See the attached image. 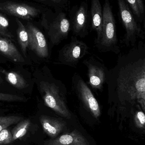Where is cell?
<instances>
[{
    "label": "cell",
    "mask_w": 145,
    "mask_h": 145,
    "mask_svg": "<svg viewBox=\"0 0 145 145\" xmlns=\"http://www.w3.org/2000/svg\"><path fill=\"white\" fill-rule=\"evenodd\" d=\"M83 64L87 69L88 83L93 89L100 91L106 83L109 70L93 57L84 60Z\"/></svg>",
    "instance_id": "cell-10"
},
{
    "label": "cell",
    "mask_w": 145,
    "mask_h": 145,
    "mask_svg": "<svg viewBox=\"0 0 145 145\" xmlns=\"http://www.w3.org/2000/svg\"><path fill=\"white\" fill-rule=\"evenodd\" d=\"M0 12L27 20L37 18L41 13V9L35 6L9 0L0 2Z\"/></svg>",
    "instance_id": "cell-9"
},
{
    "label": "cell",
    "mask_w": 145,
    "mask_h": 145,
    "mask_svg": "<svg viewBox=\"0 0 145 145\" xmlns=\"http://www.w3.org/2000/svg\"><path fill=\"white\" fill-rule=\"evenodd\" d=\"M39 88L45 105L63 117L71 118L67 105V89L64 84L43 81L40 82Z\"/></svg>",
    "instance_id": "cell-2"
},
{
    "label": "cell",
    "mask_w": 145,
    "mask_h": 145,
    "mask_svg": "<svg viewBox=\"0 0 145 145\" xmlns=\"http://www.w3.org/2000/svg\"><path fill=\"white\" fill-rule=\"evenodd\" d=\"M30 124L31 122L29 119H26L18 123V125L12 131L13 141L20 138L25 135Z\"/></svg>",
    "instance_id": "cell-19"
},
{
    "label": "cell",
    "mask_w": 145,
    "mask_h": 145,
    "mask_svg": "<svg viewBox=\"0 0 145 145\" xmlns=\"http://www.w3.org/2000/svg\"><path fill=\"white\" fill-rule=\"evenodd\" d=\"M69 18L71 30L75 36L83 38L88 35L91 26L88 0L83 1L79 5L73 6L70 10Z\"/></svg>",
    "instance_id": "cell-7"
},
{
    "label": "cell",
    "mask_w": 145,
    "mask_h": 145,
    "mask_svg": "<svg viewBox=\"0 0 145 145\" xmlns=\"http://www.w3.org/2000/svg\"><path fill=\"white\" fill-rule=\"evenodd\" d=\"M89 12L91 18L90 29L97 33L95 43L99 40L102 31L103 7L100 0H91V7Z\"/></svg>",
    "instance_id": "cell-13"
},
{
    "label": "cell",
    "mask_w": 145,
    "mask_h": 145,
    "mask_svg": "<svg viewBox=\"0 0 145 145\" xmlns=\"http://www.w3.org/2000/svg\"><path fill=\"white\" fill-rule=\"evenodd\" d=\"M106 83L111 109L124 113L141 108L145 111V46L140 41L125 54H120L109 71Z\"/></svg>",
    "instance_id": "cell-1"
},
{
    "label": "cell",
    "mask_w": 145,
    "mask_h": 145,
    "mask_svg": "<svg viewBox=\"0 0 145 145\" xmlns=\"http://www.w3.org/2000/svg\"><path fill=\"white\" fill-rule=\"evenodd\" d=\"M15 20L18 25L16 31L17 40L22 53L25 57H26L27 48L28 47V35L27 30L19 19L16 18Z\"/></svg>",
    "instance_id": "cell-17"
},
{
    "label": "cell",
    "mask_w": 145,
    "mask_h": 145,
    "mask_svg": "<svg viewBox=\"0 0 145 145\" xmlns=\"http://www.w3.org/2000/svg\"><path fill=\"white\" fill-rule=\"evenodd\" d=\"M0 53L13 62L20 63L25 62L24 58L10 39L1 35Z\"/></svg>",
    "instance_id": "cell-15"
},
{
    "label": "cell",
    "mask_w": 145,
    "mask_h": 145,
    "mask_svg": "<svg viewBox=\"0 0 145 145\" xmlns=\"http://www.w3.org/2000/svg\"><path fill=\"white\" fill-rule=\"evenodd\" d=\"M0 101H9V102H25L27 99L25 97L15 95L0 93Z\"/></svg>",
    "instance_id": "cell-23"
},
{
    "label": "cell",
    "mask_w": 145,
    "mask_h": 145,
    "mask_svg": "<svg viewBox=\"0 0 145 145\" xmlns=\"http://www.w3.org/2000/svg\"><path fill=\"white\" fill-rule=\"evenodd\" d=\"M88 52L87 45L76 37L72 36L70 43L60 51L59 60L61 64L75 67Z\"/></svg>",
    "instance_id": "cell-8"
},
{
    "label": "cell",
    "mask_w": 145,
    "mask_h": 145,
    "mask_svg": "<svg viewBox=\"0 0 145 145\" xmlns=\"http://www.w3.org/2000/svg\"><path fill=\"white\" fill-rule=\"evenodd\" d=\"M44 20V26L53 45H58L68 37L71 31L69 17L64 11L56 10V12L52 13L49 20L45 17Z\"/></svg>",
    "instance_id": "cell-6"
},
{
    "label": "cell",
    "mask_w": 145,
    "mask_h": 145,
    "mask_svg": "<svg viewBox=\"0 0 145 145\" xmlns=\"http://www.w3.org/2000/svg\"><path fill=\"white\" fill-rule=\"evenodd\" d=\"M40 121L43 131L51 138L57 137L65 126L64 121L48 116H41Z\"/></svg>",
    "instance_id": "cell-14"
},
{
    "label": "cell",
    "mask_w": 145,
    "mask_h": 145,
    "mask_svg": "<svg viewBox=\"0 0 145 145\" xmlns=\"http://www.w3.org/2000/svg\"><path fill=\"white\" fill-rule=\"evenodd\" d=\"M45 145H89L87 139L78 131L74 130L54 139L49 140Z\"/></svg>",
    "instance_id": "cell-12"
},
{
    "label": "cell",
    "mask_w": 145,
    "mask_h": 145,
    "mask_svg": "<svg viewBox=\"0 0 145 145\" xmlns=\"http://www.w3.org/2000/svg\"><path fill=\"white\" fill-rule=\"evenodd\" d=\"M102 31L95 46L101 52H112L117 54L120 51L116 34L115 19L110 0H104L103 7Z\"/></svg>",
    "instance_id": "cell-3"
},
{
    "label": "cell",
    "mask_w": 145,
    "mask_h": 145,
    "mask_svg": "<svg viewBox=\"0 0 145 145\" xmlns=\"http://www.w3.org/2000/svg\"><path fill=\"white\" fill-rule=\"evenodd\" d=\"M34 1H36L37 2H42L43 3H46V4H47V3H48L47 0H34Z\"/></svg>",
    "instance_id": "cell-26"
},
{
    "label": "cell",
    "mask_w": 145,
    "mask_h": 145,
    "mask_svg": "<svg viewBox=\"0 0 145 145\" xmlns=\"http://www.w3.org/2000/svg\"><path fill=\"white\" fill-rule=\"evenodd\" d=\"M13 141L12 133L8 129H3L0 132V145H5Z\"/></svg>",
    "instance_id": "cell-25"
},
{
    "label": "cell",
    "mask_w": 145,
    "mask_h": 145,
    "mask_svg": "<svg viewBox=\"0 0 145 145\" xmlns=\"http://www.w3.org/2000/svg\"><path fill=\"white\" fill-rule=\"evenodd\" d=\"M2 73L5 75L7 82L18 89H23L28 86L25 79L17 72L12 71L8 72L3 70Z\"/></svg>",
    "instance_id": "cell-18"
},
{
    "label": "cell",
    "mask_w": 145,
    "mask_h": 145,
    "mask_svg": "<svg viewBox=\"0 0 145 145\" xmlns=\"http://www.w3.org/2000/svg\"><path fill=\"white\" fill-rule=\"evenodd\" d=\"M135 18L140 24H144L145 5L143 0H125Z\"/></svg>",
    "instance_id": "cell-16"
},
{
    "label": "cell",
    "mask_w": 145,
    "mask_h": 145,
    "mask_svg": "<svg viewBox=\"0 0 145 145\" xmlns=\"http://www.w3.org/2000/svg\"><path fill=\"white\" fill-rule=\"evenodd\" d=\"M22 120V117L18 116H0V132L13 124L18 123Z\"/></svg>",
    "instance_id": "cell-21"
},
{
    "label": "cell",
    "mask_w": 145,
    "mask_h": 145,
    "mask_svg": "<svg viewBox=\"0 0 145 145\" xmlns=\"http://www.w3.org/2000/svg\"><path fill=\"white\" fill-rule=\"evenodd\" d=\"M49 3L56 8V10L60 9L68 11L70 8V0H48Z\"/></svg>",
    "instance_id": "cell-24"
},
{
    "label": "cell",
    "mask_w": 145,
    "mask_h": 145,
    "mask_svg": "<svg viewBox=\"0 0 145 145\" xmlns=\"http://www.w3.org/2000/svg\"><path fill=\"white\" fill-rule=\"evenodd\" d=\"M26 28L28 35V47L40 57H47L49 55L48 47L43 33L29 21Z\"/></svg>",
    "instance_id": "cell-11"
},
{
    "label": "cell",
    "mask_w": 145,
    "mask_h": 145,
    "mask_svg": "<svg viewBox=\"0 0 145 145\" xmlns=\"http://www.w3.org/2000/svg\"><path fill=\"white\" fill-rule=\"evenodd\" d=\"M134 121L135 126L140 129H144L145 116L141 108L137 109L134 112Z\"/></svg>",
    "instance_id": "cell-22"
},
{
    "label": "cell",
    "mask_w": 145,
    "mask_h": 145,
    "mask_svg": "<svg viewBox=\"0 0 145 145\" xmlns=\"http://www.w3.org/2000/svg\"><path fill=\"white\" fill-rule=\"evenodd\" d=\"M3 82V80L2 78L1 77V76H0V86H1V84H2Z\"/></svg>",
    "instance_id": "cell-27"
},
{
    "label": "cell",
    "mask_w": 145,
    "mask_h": 145,
    "mask_svg": "<svg viewBox=\"0 0 145 145\" xmlns=\"http://www.w3.org/2000/svg\"><path fill=\"white\" fill-rule=\"evenodd\" d=\"M119 14L125 33L121 42L127 46H135L139 38L145 39V31L125 0H117Z\"/></svg>",
    "instance_id": "cell-4"
},
{
    "label": "cell",
    "mask_w": 145,
    "mask_h": 145,
    "mask_svg": "<svg viewBox=\"0 0 145 145\" xmlns=\"http://www.w3.org/2000/svg\"><path fill=\"white\" fill-rule=\"evenodd\" d=\"M9 22L7 18L0 12V35L9 39H12L13 36L9 29Z\"/></svg>",
    "instance_id": "cell-20"
},
{
    "label": "cell",
    "mask_w": 145,
    "mask_h": 145,
    "mask_svg": "<svg viewBox=\"0 0 145 145\" xmlns=\"http://www.w3.org/2000/svg\"><path fill=\"white\" fill-rule=\"evenodd\" d=\"M72 90L80 107L98 119L101 114L100 106L90 88L77 73H75L72 78Z\"/></svg>",
    "instance_id": "cell-5"
}]
</instances>
